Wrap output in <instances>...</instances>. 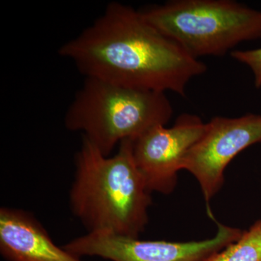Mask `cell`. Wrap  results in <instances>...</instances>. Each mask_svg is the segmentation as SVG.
Listing matches in <instances>:
<instances>
[{
	"label": "cell",
	"mask_w": 261,
	"mask_h": 261,
	"mask_svg": "<svg viewBox=\"0 0 261 261\" xmlns=\"http://www.w3.org/2000/svg\"><path fill=\"white\" fill-rule=\"evenodd\" d=\"M230 56L235 61L246 65L251 70L254 84L257 89L261 88V48L247 50L234 49Z\"/></svg>",
	"instance_id": "cell-10"
},
{
	"label": "cell",
	"mask_w": 261,
	"mask_h": 261,
	"mask_svg": "<svg viewBox=\"0 0 261 261\" xmlns=\"http://www.w3.org/2000/svg\"><path fill=\"white\" fill-rule=\"evenodd\" d=\"M173 114L165 92L85 78L65 113L64 123L110 156L123 141L135 140L152 127L166 126Z\"/></svg>",
	"instance_id": "cell-3"
},
{
	"label": "cell",
	"mask_w": 261,
	"mask_h": 261,
	"mask_svg": "<svg viewBox=\"0 0 261 261\" xmlns=\"http://www.w3.org/2000/svg\"><path fill=\"white\" fill-rule=\"evenodd\" d=\"M260 142L261 115L216 116L207 123L205 134L189 152L184 169L198 181L207 206L224 185L228 163L244 149Z\"/></svg>",
	"instance_id": "cell-7"
},
{
	"label": "cell",
	"mask_w": 261,
	"mask_h": 261,
	"mask_svg": "<svg viewBox=\"0 0 261 261\" xmlns=\"http://www.w3.org/2000/svg\"><path fill=\"white\" fill-rule=\"evenodd\" d=\"M58 51L85 78L181 97L189 82L207 69L149 23L140 10L117 2Z\"/></svg>",
	"instance_id": "cell-1"
},
{
	"label": "cell",
	"mask_w": 261,
	"mask_h": 261,
	"mask_svg": "<svg viewBox=\"0 0 261 261\" xmlns=\"http://www.w3.org/2000/svg\"><path fill=\"white\" fill-rule=\"evenodd\" d=\"M205 261H261V219L244 231L238 240Z\"/></svg>",
	"instance_id": "cell-9"
},
{
	"label": "cell",
	"mask_w": 261,
	"mask_h": 261,
	"mask_svg": "<svg viewBox=\"0 0 261 261\" xmlns=\"http://www.w3.org/2000/svg\"><path fill=\"white\" fill-rule=\"evenodd\" d=\"M141 13L196 59L261 39V11L232 0H173Z\"/></svg>",
	"instance_id": "cell-4"
},
{
	"label": "cell",
	"mask_w": 261,
	"mask_h": 261,
	"mask_svg": "<svg viewBox=\"0 0 261 261\" xmlns=\"http://www.w3.org/2000/svg\"><path fill=\"white\" fill-rule=\"evenodd\" d=\"M75 166L70 208L88 232L139 238L152 199L134 159L133 140L123 141L111 157L83 138Z\"/></svg>",
	"instance_id": "cell-2"
},
{
	"label": "cell",
	"mask_w": 261,
	"mask_h": 261,
	"mask_svg": "<svg viewBox=\"0 0 261 261\" xmlns=\"http://www.w3.org/2000/svg\"><path fill=\"white\" fill-rule=\"evenodd\" d=\"M207 129V123L190 113L178 116L171 128L152 127L133 141L137 167L149 192L168 195L177 185L178 171Z\"/></svg>",
	"instance_id": "cell-6"
},
{
	"label": "cell",
	"mask_w": 261,
	"mask_h": 261,
	"mask_svg": "<svg viewBox=\"0 0 261 261\" xmlns=\"http://www.w3.org/2000/svg\"><path fill=\"white\" fill-rule=\"evenodd\" d=\"M216 236L202 241H149L108 232H88L63 246L79 257L95 256L111 261H205L234 243L243 230L217 224Z\"/></svg>",
	"instance_id": "cell-5"
},
{
	"label": "cell",
	"mask_w": 261,
	"mask_h": 261,
	"mask_svg": "<svg viewBox=\"0 0 261 261\" xmlns=\"http://www.w3.org/2000/svg\"><path fill=\"white\" fill-rule=\"evenodd\" d=\"M0 252L8 261H82L57 246L32 214L12 207L0 209Z\"/></svg>",
	"instance_id": "cell-8"
}]
</instances>
